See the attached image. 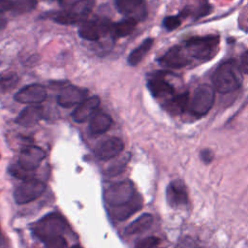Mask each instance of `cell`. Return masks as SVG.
Instances as JSON below:
<instances>
[{
	"label": "cell",
	"mask_w": 248,
	"mask_h": 248,
	"mask_svg": "<svg viewBox=\"0 0 248 248\" xmlns=\"http://www.w3.org/2000/svg\"><path fill=\"white\" fill-rule=\"evenodd\" d=\"M218 35L197 36L184 41L180 46L189 64L194 61L206 62L215 57L219 50Z\"/></svg>",
	"instance_id": "cell-1"
},
{
	"label": "cell",
	"mask_w": 248,
	"mask_h": 248,
	"mask_svg": "<svg viewBox=\"0 0 248 248\" xmlns=\"http://www.w3.org/2000/svg\"><path fill=\"white\" fill-rule=\"evenodd\" d=\"M241 83L242 71L239 64L232 59L219 64L212 76L213 88L221 94L235 91L240 87Z\"/></svg>",
	"instance_id": "cell-2"
},
{
	"label": "cell",
	"mask_w": 248,
	"mask_h": 248,
	"mask_svg": "<svg viewBox=\"0 0 248 248\" xmlns=\"http://www.w3.org/2000/svg\"><path fill=\"white\" fill-rule=\"evenodd\" d=\"M67 227L64 217L56 212L46 214L41 218L33 227L34 234L42 241H47L53 237L60 236Z\"/></svg>",
	"instance_id": "cell-3"
},
{
	"label": "cell",
	"mask_w": 248,
	"mask_h": 248,
	"mask_svg": "<svg viewBox=\"0 0 248 248\" xmlns=\"http://www.w3.org/2000/svg\"><path fill=\"white\" fill-rule=\"evenodd\" d=\"M214 100L215 90L213 86L201 84L189 95L187 110L194 116H203L211 109Z\"/></svg>",
	"instance_id": "cell-4"
},
{
	"label": "cell",
	"mask_w": 248,
	"mask_h": 248,
	"mask_svg": "<svg viewBox=\"0 0 248 248\" xmlns=\"http://www.w3.org/2000/svg\"><path fill=\"white\" fill-rule=\"evenodd\" d=\"M136 195L133 183L130 180H124L109 186L105 191L104 199L109 208H115L128 203Z\"/></svg>",
	"instance_id": "cell-5"
},
{
	"label": "cell",
	"mask_w": 248,
	"mask_h": 248,
	"mask_svg": "<svg viewBox=\"0 0 248 248\" xmlns=\"http://www.w3.org/2000/svg\"><path fill=\"white\" fill-rule=\"evenodd\" d=\"M45 191L46 184L44 182L30 178L16 187L14 192V199L17 204H24L38 199Z\"/></svg>",
	"instance_id": "cell-6"
},
{
	"label": "cell",
	"mask_w": 248,
	"mask_h": 248,
	"mask_svg": "<svg viewBox=\"0 0 248 248\" xmlns=\"http://www.w3.org/2000/svg\"><path fill=\"white\" fill-rule=\"evenodd\" d=\"M166 199L170 206L173 208L185 207L189 203L187 186L181 179L170 181L166 190Z\"/></svg>",
	"instance_id": "cell-7"
},
{
	"label": "cell",
	"mask_w": 248,
	"mask_h": 248,
	"mask_svg": "<svg viewBox=\"0 0 248 248\" xmlns=\"http://www.w3.org/2000/svg\"><path fill=\"white\" fill-rule=\"evenodd\" d=\"M124 142L117 137H110L98 142L94 148V154L99 160L107 161L116 157L122 152Z\"/></svg>",
	"instance_id": "cell-8"
},
{
	"label": "cell",
	"mask_w": 248,
	"mask_h": 248,
	"mask_svg": "<svg viewBox=\"0 0 248 248\" xmlns=\"http://www.w3.org/2000/svg\"><path fill=\"white\" fill-rule=\"evenodd\" d=\"M114 5L120 14L136 21L143 20L147 16L146 5L141 0H117Z\"/></svg>",
	"instance_id": "cell-9"
},
{
	"label": "cell",
	"mask_w": 248,
	"mask_h": 248,
	"mask_svg": "<svg viewBox=\"0 0 248 248\" xmlns=\"http://www.w3.org/2000/svg\"><path fill=\"white\" fill-rule=\"evenodd\" d=\"M46 152L35 145H28L24 147L18 157V166L26 171L35 170L45 159Z\"/></svg>",
	"instance_id": "cell-10"
},
{
	"label": "cell",
	"mask_w": 248,
	"mask_h": 248,
	"mask_svg": "<svg viewBox=\"0 0 248 248\" xmlns=\"http://www.w3.org/2000/svg\"><path fill=\"white\" fill-rule=\"evenodd\" d=\"M46 96V91L43 85L30 84L18 90L15 95V100L22 104H39L44 102Z\"/></svg>",
	"instance_id": "cell-11"
},
{
	"label": "cell",
	"mask_w": 248,
	"mask_h": 248,
	"mask_svg": "<svg viewBox=\"0 0 248 248\" xmlns=\"http://www.w3.org/2000/svg\"><path fill=\"white\" fill-rule=\"evenodd\" d=\"M87 91L83 88L68 85L64 87L57 96V103L63 108H71L79 105L85 100Z\"/></svg>",
	"instance_id": "cell-12"
},
{
	"label": "cell",
	"mask_w": 248,
	"mask_h": 248,
	"mask_svg": "<svg viewBox=\"0 0 248 248\" xmlns=\"http://www.w3.org/2000/svg\"><path fill=\"white\" fill-rule=\"evenodd\" d=\"M147 88L156 98H168V102L176 94L173 85L163 76H156L147 82Z\"/></svg>",
	"instance_id": "cell-13"
},
{
	"label": "cell",
	"mask_w": 248,
	"mask_h": 248,
	"mask_svg": "<svg viewBox=\"0 0 248 248\" xmlns=\"http://www.w3.org/2000/svg\"><path fill=\"white\" fill-rule=\"evenodd\" d=\"M100 106V98L91 96L81 102L72 112V117L77 123H82L92 117Z\"/></svg>",
	"instance_id": "cell-14"
},
{
	"label": "cell",
	"mask_w": 248,
	"mask_h": 248,
	"mask_svg": "<svg viewBox=\"0 0 248 248\" xmlns=\"http://www.w3.org/2000/svg\"><path fill=\"white\" fill-rule=\"evenodd\" d=\"M158 61L161 66L169 69H179L190 65L182 51L180 45L170 47L163 56L159 58Z\"/></svg>",
	"instance_id": "cell-15"
},
{
	"label": "cell",
	"mask_w": 248,
	"mask_h": 248,
	"mask_svg": "<svg viewBox=\"0 0 248 248\" xmlns=\"http://www.w3.org/2000/svg\"><path fill=\"white\" fill-rule=\"evenodd\" d=\"M108 23H99L94 20H84L78 29V35L87 41H97L103 32H108Z\"/></svg>",
	"instance_id": "cell-16"
},
{
	"label": "cell",
	"mask_w": 248,
	"mask_h": 248,
	"mask_svg": "<svg viewBox=\"0 0 248 248\" xmlns=\"http://www.w3.org/2000/svg\"><path fill=\"white\" fill-rule=\"evenodd\" d=\"M141 207H142V199L139 194H137L134 197V199L128 203L119 207L109 208V212L114 219L121 221V220L127 219L128 217L133 215L135 212L139 211Z\"/></svg>",
	"instance_id": "cell-17"
},
{
	"label": "cell",
	"mask_w": 248,
	"mask_h": 248,
	"mask_svg": "<svg viewBox=\"0 0 248 248\" xmlns=\"http://www.w3.org/2000/svg\"><path fill=\"white\" fill-rule=\"evenodd\" d=\"M43 118L41 106H28L24 108L16 117V123L24 127H32Z\"/></svg>",
	"instance_id": "cell-18"
},
{
	"label": "cell",
	"mask_w": 248,
	"mask_h": 248,
	"mask_svg": "<svg viewBox=\"0 0 248 248\" xmlns=\"http://www.w3.org/2000/svg\"><path fill=\"white\" fill-rule=\"evenodd\" d=\"M111 126L110 116L101 110H97L89 122V131L92 135H101L107 132Z\"/></svg>",
	"instance_id": "cell-19"
},
{
	"label": "cell",
	"mask_w": 248,
	"mask_h": 248,
	"mask_svg": "<svg viewBox=\"0 0 248 248\" xmlns=\"http://www.w3.org/2000/svg\"><path fill=\"white\" fill-rule=\"evenodd\" d=\"M137 23L138 21L134 19L125 18L110 24L108 32H110L113 37H125L130 35L134 31V29L137 26Z\"/></svg>",
	"instance_id": "cell-20"
},
{
	"label": "cell",
	"mask_w": 248,
	"mask_h": 248,
	"mask_svg": "<svg viewBox=\"0 0 248 248\" xmlns=\"http://www.w3.org/2000/svg\"><path fill=\"white\" fill-rule=\"evenodd\" d=\"M152 222H153V216L149 213H144L140 215L139 218H137L135 221H133L130 225H128L125 232L128 234L140 233L148 230L149 227L152 225Z\"/></svg>",
	"instance_id": "cell-21"
},
{
	"label": "cell",
	"mask_w": 248,
	"mask_h": 248,
	"mask_svg": "<svg viewBox=\"0 0 248 248\" xmlns=\"http://www.w3.org/2000/svg\"><path fill=\"white\" fill-rule=\"evenodd\" d=\"M153 43H154V41L152 38H147L137 48H135L130 53V55L127 59L129 65H131V66L138 65L143 59V57L146 55V53L150 50V48L153 46Z\"/></svg>",
	"instance_id": "cell-22"
},
{
	"label": "cell",
	"mask_w": 248,
	"mask_h": 248,
	"mask_svg": "<svg viewBox=\"0 0 248 248\" xmlns=\"http://www.w3.org/2000/svg\"><path fill=\"white\" fill-rule=\"evenodd\" d=\"M53 20L60 23V24H75L78 22H83L86 17L78 15L70 10L64 9L62 12L56 13L52 16Z\"/></svg>",
	"instance_id": "cell-23"
},
{
	"label": "cell",
	"mask_w": 248,
	"mask_h": 248,
	"mask_svg": "<svg viewBox=\"0 0 248 248\" xmlns=\"http://www.w3.org/2000/svg\"><path fill=\"white\" fill-rule=\"evenodd\" d=\"M195 9H191L190 7H186L180 14L179 16H181V18L185 17V16H193L195 18L201 17V16H204L205 15H207L208 13H210V8L211 6L208 3H204V4H201L199 7H194Z\"/></svg>",
	"instance_id": "cell-24"
},
{
	"label": "cell",
	"mask_w": 248,
	"mask_h": 248,
	"mask_svg": "<svg viewBox=\"0 0 248 248\" xmlns=\"http://www.w3.org/2000/svg\"><path fill=\"white\" fill-rule=\"evenodd\" d=\"M18 82V77L16 74H9L0 78V92H7L15 88Z\"/></svg>",
	"instance_id": "cell-25"
},
{
	"label": "cell",
	"mask_w": 248,
	"mask_h": 248,
	"mask_svg": "<svg viewBox=\"0 0 248 248\" xmlns=\"http://www.w3.org/2000/svg\"><path fill=\"white\" fill-rule=\"evenodd\" d=\"M129 161V156H125V157H122L120 158L119 160H117L115 163L111 164L106 170V173L108 175H110V176H114V175H117L119 174L120 172H122L127 165Z\"/></svg>",
	"instance_id": "cell-26"
},
{
	"label": "cell",
	"mask_w": 248,
	"mask_h": 248,
	"mask_svg": "<svg viewBox=\"0 0 248 248\" xmlns=\"http://www.w3.org/2000/svg\"><path fill=\"white\" fill-rule=\"evenodd\" d=\"M37 5V2L32 0H16L13 1V11L17 13H26L33 10Z\"/></svg>",
	"instance_id": "cell-27"
},
{
	"label": "cell",
	"mask_w": 248,
	"mask_h": 248,
	"mask_svg": "<svg viewBox=\"0 0 248 248\" xmlns=\"http://www.w3.org/2000/svg\"><path fill=\"white\" fill-rule=\"evenodd\" d=\"M181 24V16L179 15L177 16H166L163 20V25L167 30H173L177 28Z\"/></svg>",
	"instance_id": "cell-28"
},
{
	"label": "cell",
	"mask_w": 248,
	"mask_h": 248,
	"mask_svg": "<svg viewBox=\"0 0 248 248\" xmlns=\"http://www.w3.org/2000/svg\"><path fill=\"white\" fill-rule=\"evenodd\" d=\"M159 238L156 236H147L137 242L135 248H155L159 244Z\"/></svg>",
	"instance_id": "cell-29"
},
{
	"label": "cell",
	"mask_w": 248,
	"mask_h": 248,
	"mask_svg": "<svg viewBox=\"0 0 248 248\" xmlns=\"http://www.w3.org/2000/svg\"><path fill=\"white\" fill-rule=\"evenodd\" d=\"M45 243L44 248H67V241L62 235L53 237Z\"/></svg>",
	"instance_id": "cell-30"
},
{
	"label": "cell",
	"mask_w": 248,
	"mask_h": 248,
	"mask_svg": "<svg viewBox=\"0 0 248 248\" xmlns=\"http://www.w3.org/2000/svg\"><path fill=\"white\" fill-rule=\"evenodd\" d=\"M175 248H200V246L193 237L184 236L178 241Z\"/></svg>",
	"instance_id": "cell-31"
},
{
	"label": "cell",
	"mask_w": 248,
	"mask_h": 248,
	"mask_svg": "<svg viewBox=\"0 0 248 248\" xmlns=\"http://www.w3.org/2000/svg\"><path fill=\"white\" fill-rule=\"evenodd\" d=\"M200 156H201V159L202 160V162H204L205 164L210 163V162L212 161L213 157H214L212 151H211L210 149H207V148L202 149V150L201 151V155H200Z\"/></svg>",
	"instance_id": "cell-32"
},
{
	"label": "cell",
	"mask_w": 248,
	"mask_h": 248,
	"mask_svg": "<svg viewBox=\"0 0 248 248\" xmlns=\"http://www.w3.org/2000/svg\"><path fill=\"white\" fill-rule=\"evenodd\" d=\"M239 66H240V69H241L242 73L248 75V50L245 51V52L242 54V56H241V58H240Z\"/></svg>",
	"instance_id": "cell-33"
},
{
	"label": "cell",
	"mask_w": 248,
	"mask_h": 248,
	"mask_svg": "<svg viewBox=\"0 0 248 248\" xmlns=\"http://www.w3.org/2000/svg\"><path fill=\"white\" fill-rule=\"evenodd\" d=\"M13 10V1L0 0V14Z\"/></svg>",
	"instance_id": "cell-34"
},
{
	"label": "cell",
	"mask_w": 248,
	"mask_h": 248,
	"mask_svg": "<svg viewBox=\"0 0 248 248\" xmlns=\"http://www.w3.org/2000/svg\"><path fill=\"white\" fill-rule=\"evenodd\" d=\"M0 248H10L9 242L0 229Z\"/></svg>",
	"instance_id": "cell-35"
},
{
	"label": "cell",
	"mask_w": 248,
	"mask_h": 248,
	"mask_svg": "<svg viewBox=\"0 0 248 248\" xmlns=\"http://www.w3.org/2000/svg\"><path fill=\"white\" fill-rule=\"evenodd\" d=\"M7 25V19L4 17H0V30L4 29Z\"/></svg>",
	"instance_id": "cell-36"
},
{
	"label": "cell",
	"mask_w": 248,
	"mask_h": 248,
	"mask_svg": "<svg viewBox=\"0 0 248 248\" xmlns=\"http://www.w3.org/2000/svg\"><path fill=\"white\" fill-rule=\"evenodd\" d=\"M71 248H81V247L78 246V245H74V246H72Z\"/></svg>",
	"instance_id": "cell-37"
}]
</instances>
